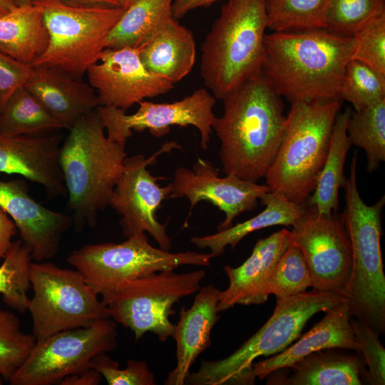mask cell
Wrapping results in <instances>:
<instances>
[{
  "label": "cell",
  "instance_id": "1",
  "mask_svg": "<svg viewBox=\"0 0 385 385\" xmlns=\"http://www.w3.org/2000/svg\"><path fill=\"white\" fill-rule=\"evenodd\" d=\"M222 101L223 113L212 124L220 142L222 171L257 183L265 178L283 137L282 97L262 72Z\"/></svg>",
  "mask_w": 385,
  "mask_h": 385
},
{
  "label": "cell",
  "instance_id": "2",
  "mask_svg": "<svg viewBox=\"0 0 385 385\" xmlns=\"http://www.w3.org/2000/svg\"><path fill=\"white\" fill-rule=\"evenodd\" d=\"M262 71L290 103L340 100L345 70L355 48L354 36L325 29L265 35Z\"/></svg>",
  "mask_w": 385,
  "mask_h": 385
},
{
  "label": "cell",
  "instance_id": "3",
  "mask_svg": "<svg viewBox=\"0 0 385 385\" xmlns=\"http://www.w3.org/2000/svg\"><path fill=\"white\" fill-rule=\"evenodd\" d=\"M60 150V165L73 224L76 229L96 225L109 205L124 170L125 144L106 135L96 111L81 117L68 130Z\"/></svg>",
  "mask_w": 385,
  "mask_h": 385
},
{
  "label": "cell",
  "instance_id": "4",
  "mask_svg": "<svg viewBox=\"0 0 385 385\" xmlns=\"http://www.w3.org/2000/svg\"><path fill=\"white\" fill-rule=\"evenodd\" d=\"M265 0H228L202 46L200 74L216 99L262 73Z\"/></svg>",
  "mask_w": 385,
  "mask_h": 385
},
{
  "label": "cell",
  "instance_id": "5",
  "mask_svg": "<svg viewBox=\"0 0 385 385\" xmlns=\"http://www.w3.org/2000/svg\"><path fill=\"white\" fill-rule=\"evenodd\" d=\"M356 163L355 151L343 185L345 207L340 216L352 253L351 274L344 297L351 317L380 336L385 332V275L380 244L385 197L372 205L364 202L357 187Z\"/></svg>",
  "mask_w": 385,
  "mask_h": 385
},
{
  "label": "cell",
  "instance_id": "6",
  "mask_svg": "<svg viewBox=\"0 0 385 385\" xmlns=\"http://www.w3.org/2000/svg\"><path fill=\"white\" fill-rule=\"evenodd\" d=\"M340 100L291 103L283 137L265 176L270 192L306 205L328 153Z\"/></svg>",
  "mask_w": 385,
  "mask_h": 385
},
{
  "label": "cell",
  "instance_id": "7",
  "mask_svg": "<svg viewBox=\"0 0 385 385\" xmlns=\"http://www.w3.org/2000/svg\"><path fill=\"white\" fill-rule=\"evenodd\" d=\"M344 299L312 289L277 302L272 316L255 334L226 358L202 359L198 370L190 372L185 384H255L252 369L255 359L285 349L299 337L312 317L327 312Z\"/></svg>",
  "mask_w": 385,
  "mask_h": 385
},
{
  "label": "cell",
  "instance_id": "8",
  "mask_svg": "<svg viewBox=\"0 0 385 385\" xmlns=\"http://www.w3.org/2000/svg\"><path fill=\"white\" fill-rule=\"evenodd\" d=\"M210 253L171 252L150 245L146 233L120 243L89 244L73 251L67 262L78 270L106 304L126 282L183 265L207 267Z\"/></svg>",
  "mask_w": 385,
  "mask_h": 385
},
{
  "label": "cell",
  "instance_id": "9",
  "mask_svg": "<svg viewBox=\"0 0 385 385\" xmlns=\"http://www.w3.org/2000/svg\"><path fill=\"white\" fill-rule=\"evenodd\" d=\"M48 34L44 52L31 66L52 67L81 78L106 48L107 38L125 9L78 6L59 0H34Z\"/></svg>",
  "mask_w": 385,
  "mask_h": 385
},
{
  "label": "cell",
  "instance_id": "10",
  "mask_svg": "<svg viewBox=\"0 0 385 385\" xmlns=\"http://www.w3.org/2000/svg\"><path fill=\"white\" fill-rule=\"evenodd\" d=\"M29 279L34 296L29 300L27 310L36 341L111 318L106 304L76 270L31 262Z\"/></svg>",
  "mask_w": 385,
  "mask_h": 385
},
{
  "label": "cell",
  "instance_id": "11",
  "mask_svg": "<svg viewBox=\"0 0 385 385\" xmlns=\"http://www.w3.org/2000/svg\"><path fill=\"white\" fill-rule=\"evenodd\" d=\"M205 274L203 270H165L128 282L106 303L110 317L130 329L135 341L151 332L165 342L174 332L170 320L175 313L174 304L197 292Z\"/></svg>",
  "mask_w": 385,
  "mask_h": 385
},
{
  "label": "cell",
  "instance_id": "12",
  "mask_svg": "<svg viewBox=\"0 0 385 385\" xmlns=\"http://www.w3.org/2000/svg\"><path fill=\"white\" fill-rule=\"evenodd\" d=\"M116 322L111 318L63 330L36 341L9 380L11 385H52L90 367L92 359L116 349Z\"/></svg>",
  "mask_w": 385,
  "mask_h": 385
},
{
  "label": "cell",
  "instance_id": "13",
  "mask_svg": "<svg viewBox=\"0 0 385 385\" xmlns=\"http://www.w3.org/2000/svg\"><path fill=\"white\" fill-rule=\"evenodd\" d=\"M174 149H181L175 141L166 142L148 158L142 154L126 158L125 170L116 184L109 200L111 206L120 216V226L126 237L148 233L159 247L170 251L172 242L165 224L158 222L156 212L172 192L170 183L165 187L158 181L167 179L154 176L148 166L155 164L157 158Z\"/></svg>",
  "mask_w": 385,
  "mask_h": 385
},
{
  "label": "cell",
  "instance_id": "14",
  "mask_svg": "<svg viewBox=\"0 0 385 385\" xmlns=\"http://www.w3.org/2000/svg\"><path fill=\"white\" fill-rule=\"evenodd\" d=\"M215 103L213 95L205 88H200L173 103L142 101L133 114H127L125 110L112 106H98L96 111L107 135L116 142L125 144L133 130H148L153 135L160 138L167 135L173 125H192L200 132L201 148L207 150L213 130Z\"/></svg>",
  "mask_w": 385,
  "mask_h": 385
},
{
  "label": "cell",
  "instance_id": "15",
  "mask_svg": "<svg viewBox=\"0 0 385 385\" xmlns=\"http://www.w3.org/2000/svg\"><path fill=\"white\" fill-rule=\"evenodd\" d=\"M292 228V242L309 267L312 289L345 297L352 253L340 217L336 213L319 214L310 207Z\"/></svg>",
  "mask_w": 385,
  "mask_h": 385
},
{
  "label": "cell",
  "instance_id": "16",
  "mask_svg": "<svg viewBox=\"0 0 385 385\" xmlns=\"http://www.w3.org/2000/svg\"><path fill=\"white\" fill-rule=\"evenodd\" d=\"M86 74L98 106L125 111L145 98L167 93L175 84L149 71L138 48L130 47L106 48Z\"/></svg>",
  "mask_w": 385,
  "mask_h": 385
},
{
  "label": "cell",
  "instance_id": "17",
  "mask_svg": "<svg viewBox=\"0 0 385 385\" xmlns=\"http://www.w3.org/2000/svg\"><path fill=\"white\" fill-rule=\"evenodd\" d=\"M170 185L172 192L169 198L185 197L190 201L187 220L194 207L202 200L222 211L225 219L218 225L217 231L231 227L233 220L241 213L253 210L260 197L270 192L265 184L247 181L232 173L220 177L219 169L200 158L191 169L178 168Z\"/></svg>",
  "mask_w": 385,
  "mask_h": 385
},
{
  "label": "cell",
  "instance_id": "18",
  "mask_svg": "<svg viewBox=\"0 0 385 385\" xmlns=\"http://www.w3.org/2000/svg\"><path fill=\"white\" fill-rule=\"evenodd\" d=\"M0 207L14 221L20 239L31 247L35 262L53 258L73 224L71 215L36 201L29 193L26 181L19 178L0 180Z\"/></svg>",
  "mask_w": 385,
  "mask_h": 385
},
{
  "label": "cell",
  "instance_id": "19",
  "mask_svg": "<svg viewBox=\"0 0 385 385\" xmlns=\"http://www.w3.org/2000/svg\"><path fill=\"white\" fill-rule=\"evenodd\" d=\"M58 134L6 135L0 133V173L14 174L43 186L49 197L64 195Z\"/></svg>",
  "mask_w": 385,
  "mask_h": 385
},
{
  "label": "cell",
  "instance_id": "20",
  "mask_svg": "<svg viewBox=\"0 0 385 385\" xmlns=\"http://www.w3.org/2000/svg\"><path fill=\"white\" fill-rule=\"evenodd\" d=\"M292 244L291 230L282 228L270 236L259 239L250 257L240 266H225L229 285L220 291L219 312L235 305L260 304L266 302V284L285 250Z\"/></svg>",
  "mask_w": 385,
  "mask_h": 385
},
{
  "label": "cell",
  "instance_id": "21",
  "mask_svg": "<svg viewBox=\"0 0 385 385\" xmlns=\"http://www.w3.org/2000/svg\"><path fill=\"white\" fill-rule=\"evenodd\" d=\"M220 290L212 284L200 287L189 309L180 311L172 337L176 342V366L169 372L166 385H183L197 356L211 345V332L220 319Z\"/></svg>",
  "mask_w": 385,
  "mask_h": 385
},
{
  "label": "cell",
  "instance_id": "22",
  "mask_svg": "<svg viewBox=\"0 0 385 385\" xmlns=\"http://www.w3.org/2000/svg\"><path fill=\"white\" fill-rule=\"evenodd\" d=\"M325 316L294 343L272 357L254 362L252 375L264 379L272 372L287 368L305 356L322 349L341 348L360 353L351 324L346 299L327 312Z\"/></svg>",
  "mask_w": 385,
  "mask_h": 385
},
{
  "label": "cell",
  "instance_id": "23",
  "mask_svg": "<svg viewBox=\"0 0 385 385\" xmlns=\"http://www.w3.org/2000/svg\"><path fill=\"white\" fill-rule=\"evenodd\" d=\"M24 84L45 108L69 130L83 115L98 106L95 90L88 83L52 67H33Z\"/></svg>",
  "mask_w": 385,
  "mask_h": 385
},
{
  "label": "cell",
  "instance_id": "24",
  "mask_svg": "<svg viewBox=\"0 0 385 385\" xmlns=\"http://www.w3.org/2000/svg\"><path fill=\"white\" fill-rule=\"evenodd\" d=\"M136 48L149 71L173 83L188 75L195 62L193 34L173 16L160 23Z\"/></svg>",
  "mask_w": 385,
  "mask_h": 385
},
{
  "label": "cell",
  "instance_id": "25",
  "mask_svg": "<svg viewBox=\"0 0 385 385\" xmlns=\"http://www.w3.org/2000/svg\"><path fill=\"white\" fill-rule=\"evenodd\" d=\"M352 351L331 348L312 352L287 367L289 376L269 377L267 384L361 385L366 378V364L361 354Z\"/></svg>",
  "mask_w": 385,
  "mask_h": 385
},
{
  "label": "cell",
  "instance_id": "26",
  "mask_svg": "<svg viewBox=\"0 0 385 385\" xmlns=\"http://www.w3.org/2000/svg\"><path fill=\"white\" fill-rule=\"evenodd\" d=\"M260 200L265 208L255 217L214 234L193 237L190 242L199 249H209L212 258L219 257L227 246L234 249L245 237L255 231L274 225L293 227L307 210L306 205H298L272 192L262 195Z\"/></svg>",
  "mask_w": 385,
  "mask_h": 385
},
{
  "label": "cell",
  "instance_id": "27",
  "mask_svg": "<svg viewBox=\"0 0 385 385\" xmlns=\"http://www.w3.org/2000/svg\"><path fill=\"white\" fill-rule=\"evenodd\" d=\"M48 43L42 10L37 4L16 6L0 16L1 52L31 66Z\"/></svg>",
  "mask_w": 385,
  "mask_h": 385
},
{
  "label": "cell",
  "instance_id": "28",
  "mask_svg": "<svg viewBox=\"0 0 385 385\" xmlns=\"http://www.w3.org/2000/svg\"><path fill=\"white\" fill-rule=\"evenodd\" d=\"M351 112V108L347 107L336 117L326 160L307 201L319 214L336 213L338 209L339 190L344 183V167L351 145L346 131Z\"/></svg>",
  "mask_w": 385,
  "mask_h": 385
},
{
  "label": "cell",
  "instance_id": "29",
  "mask_svg": "<svg viewBox=\"0 0 385 385\" xmlns=\"http://www.w3.org/2000/svg\"><path fill=\"white\" fill-rule=\"evenodd\" d=\"M173 0H137L109 34L106 48H138L163 21L173 16Z\"/></svg>",
  "mask_w": 385,
  "mask_h": 385
},
{
  "label": "cell",
  "instance_id": "30",
  "mask_svg": "<svg viewBox=\"0 0 385 385\" xmlns=\"http://www.w3.org/2000/svg\"><path fill=\"white\" fill-rule=\"evenodd\" d=\"M63 128L24 86L18 88L0 110V133L3 135L43 134Z\"/></svg>",
  "mask_w": 385,
  "mask_h": 385
},
{
  "label": "cell",
  "instance_id": "31",
  "mask_svg": "<svg viewBox=\"0 0 385 385\" xmlns=\"http://www.w3.org/2000/svg\"><path fill=\"white\" fill-rule=\"evenodd\" d=\"M346 131L351 144L363 149L366 170H376L385 160V99L359 111H352Z\"/></svg>",
  "mask_w": 385,
  "mask_h": 385
},
{
  "label": "cell",
  "instance_id": "32",
  "mask_svg": "<svg viewBox=\"0 0 385 385\" xmlns=\"http://www.w3.org/2000/svg\"><path fill=\"white\" fill-rule=\"evenodd\" d=\"M332 0H265L267 29L273 32L326 28Z\"/></svg>",
  "mask_w": 385,
  "mask_h": 385
},
{
  "label": "cell",
  "instance_id": "33",
  "mask_svg": "<svg viewBox=\"0 0 385 385\" xmlns=\"http://www.w3.org/2000/svg\"><path fill=\"white\" fill-rule=\"evenodd\" d=\"M31 260V247L20 239L13 242L0 265V294L3 301L21 313L27 311L29 300Z\"/></svg>",
  "mask_w": 385,
  "mask_h": 385
},
{
  "label": "cell",
  "instance_id": "34",
  "mask_svg": "<svg viewBox=\"0 0 385 385\" xmlns=\"http://www.w3.org/2000/svg\"><path fill=\"white\" fill-rule=\"evenodd\" d=\"M312 287V277L300 249L292 244L275 265L265 292L276 297L277 302L303 293Z\"/></svg>",
  "mask_w": 385,
  "mask_h": 385
},
{
  "label": "cell",
  "instance_id": "35",
  "mask_svg": "<svg viewBox=\"0 0 385 385\" xmlns=\"http://www.w3.org/2000/svg\"><path fill=\"white\" fill-rule=\"evenodd\" d=\"M340 100L350 103L359 111L385 99V76L365 63L351 59L342 80Z\"/></svg>",
  "mask_w": 385,
  "mask_h": 385
},
{
  "label": "cell",
  "instance_id": "36",
  "mask_svg": "<svg viewBox=\"0 0 385 385\" xmlns=\"http://www.w3.org/2000/svg\"><path fill=\"white\" fill-rule=\"evenodd\" d=\"M36 339L26 334L21 321L13 312L0 309V374L9 381L26 359Z\"/></svg>",
  "mask_w": 385,
  "mask_h": 385
},
{
  "label": "cell",
  "instance_id": "37",
  "mask_svg": "<svg viewBox=\"0 0 385 385\" xmlns=\"http://www.w3.org/2000/svg\"><path fill=\"white\" fill-rule=\"evenodd\" d=\"M385 14V0H332L326 14L325 29L353 36L371 20Z\"/></svg>",
  "mask_w": 385,
  "mask_h": 385
},
{
  "label": "cell",
  "instance_id": "38",
  "mask_svg": "<svg viewBox=\"0 0 385 385\" xmlns=\"http://www.w3.org/2000/svg\"><path fill=\"white\" fill-rule=\"evenodd\" d=\"M353 36L355 48L351 59L385 76V14L369 21Z\"/></svg>",
  "mask_w": 385,
  "mask_h": 385
},
{
  "label": "cell",
  "instance_id": "39",
  "mask_svg": "<svg viewBox=\"0 0 385 385\" xmlns=\"http://www.w3.org/2000/svg\"><path fill=\"white\" fill-rule=\"evenodd\" d=\"M90 367L97 370L108 385H155L153 373L145 361L128 359L127 366L120 369L118 361L107 353L94 356Z\"/></svg>",
  "mask_w": 385,
  "mask_h": 385
},
{
  "label": "cell",
  "instance_id": "40",
  "mask_svg": "<svg viewBox=\"0 0 385 385\" xmlns=\"http://www.w3.org/2000/svg\"><path fill=\"white\" fill-rule=\"evenodd\" d=\"M351 324L366 365V379L372 385L385 384V349L379 335L364 322L351 317Z\"/></svg>",
  "mask_w": 385,
  "mask_h": 385
},
{
  "label": "cell",
  "instance_id": "41",
  "mask_svg": "<svg viewBox=\"0 0 385 385\" xmlns=\"http://www.w3.org/2000/svg\"><path fill=\"white\" fill-rule=\"evenodd\" d=\"M34 68L0 51V110L31 77Z\"/></svg>",
  "mask_w": 385,
  "mask_h": 385
},
{
  "label": "cell",
  "instance_id": "42",
  "mask_svg": "<svg viewBox=\"0 0 385 385\" xmlns=\"http://www.w3.org/2000/svg\"><path fill=\"white\" fill-rule=\"evenodd\" d=\"M16 225L6 212L0 207V260H3L11 246L17 232Z\"/></svg>",
  "mask_w": 385,
  "mask_h": 385
},
{
  "label": "cell",
  "instance_id": "43",
  "mask_svg": "<svg viewBox=\"0 0 385 385\" xmlns=\"http://www.w3.org/2000/svg\"><path fill=\"white\" fill-rule=\"evenodd\" d=\"M101 374L95 369L89 367L81 372L63 378L60 385H97L101 381Z\"/></svg>",
  "mask_w": 385,
  "mask_h": 385
},
{
  "label": "cell",
  "instance_id": "44",
  "mask_svg": "<svg viewBox=\"0 0 385 385\" xmlns=\"http://www.w3.org/2000/svg\"><path fill=\"white\" fill-rule=\"evenodd\" d=\"M218 0H175L172 6L173 16L180 19L197 8L207 6Z\"/></svg>",
  "mask_w": 385,
  "mask_h": 385
},
{
  "label": "cell",
  "instance_id": "45",
  "mask_svg": "<svg viewBox=\"0 0 385 385\" xmlns=\"http://www.w3.org/2000/svg\"><path fill=\"white\" fill-rule=\"evenodd\" d=\"M63 3L78 6L120 7L118 0H59Z\"/></svg>",
  "mask_w": 385,
  "mask_h": 385
},
{
  "label": "cell",
  "instance_id": "46",
  "mask_svg": "<svg viewBox=\"0 0 385 385\" xmlns=\"http://www.w3.org/2000/svg\"><path fill=\"white\" fill-rule=\"evenodd\" d=\"M16 6L12 0H0V16L9 12Z\"/></svg>",
  "mask_w": 385,
  "mask_h": 385
},
{
  "label": "cell",
  "instance_id": "47",
  "mask_svg": "<svg viewBox=\"0 0 385 385\" xmlns=\"http://www.w3.org/2000/svg\"><path fill=\"white\" fill-rule=\"evenodd\" d=\"M120 7L124 9H128L130 5H132L137 0H118Z\"/></svg>",
  "mask_w": 385,
  "mask_h": 385
},
{
  "label": "cell",
  "instance_id": "48",
  "mask_svg": "<svg viewBox=\"0 0 385 385\" xmlns=\"http://www.w3.org/2000/svg\"><path fill=\"white\" fill-rule=\"evenodd\" d=\"M34 0H12L16 6L33 4Z\"/></svg>",
  "mask_w": 385,
  "mask_h": 385
},
{
  "label": "cell",
  "instance_id": "49",
  "mask_svg": "<svg viewBox=\"0 0 385 385\" xmlns=\"http://www.w3.org/2000/svg\"><path fill=\"white\" fill-rule=\"evenodd\" d=\"M3 381H4V379L2 376L0 374V385L3 384Z\"/></svg>",
  "mask_w": 385,
  "mask_h": 385
}]
</instances>
